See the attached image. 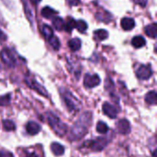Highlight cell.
I'll return each instance as SVG.
<instances>
[{
    "label": "cell",
    "instance_id": "4fadbf2b",
    "mask_svg": "<svg viewBox=\"0 0 157 157\" xmlns=\"http://www.w3.org/2000/svg\"><path fill=\"white\" fill-rule=\"evenodd\" d=\"M51 150L52 154L56 156H60L64 153V147L58 143H52L51 144Z\"/></svg>",
    "mask_w": 157,
    "mask_h": 157
},
{
    "label": "cell",
    "instance_id": "ba28073f",
    "mask_svg": "<svg viewBox=\"0 0 157 157\" xmlns=\"http://www.w3.org/2000/svg\"><path fill=\"white\" fill-rule=\"evenodd\" d=\"M102 110L104 112V114H106L108 117L111 118V119H116L118 116V109L116 107H114L113 105H111L110 103H104L103 107H102Z\"/></svg>",
    "mask_w": 157,
    "mask_h": 157
},
{
    "label": "cell",
    "instance_id": "484cf974",
    "mask_svg": "<svg viewBox=\"0 0 157 157\" xmlns=\"http://www.w3.org/2000/svg\"><path fill=\"white\" fill-rule=\"evenodd\" d=\"M49 40V43L51 44V46L54 49V50H59V48H60V40H59V39L55 36V35H53L51 39H49L48 40Z\"/></svg>",
    "mask_w": 157,
    "mask_h": 157
},
{
    "label": "cell",
    "instance_id": "83f0119b",
    "mask_svg": "<svg viewBox=\"0 0 157 157\" xmlns=\"http://www.w3.org/2000/svg\"><path fill=\"white\" fill-rule=\"evenodd\" d=\"M10 102V95L0 97V106H6Z\"/></svg>",
    "mask_w": 157,
    "mask_h": 157
},
{
    "label": "cell",
    "instance_id": "836d02e7",
    "mask_svg": "<svg viewBox=\"0 0 157 157\" xmlns=\"http://www.w3.org/2000/svg\"><path fill=\"white\" fill-rule=\"evenodd\" d=\"M6 40V35L0 29V41H5Z\"/></svg>",
    "mask_w": 157,
    "mask_h": 157
},
{
    "label": "cell",
    "instance_id": "e575fe53",
    "mask_svg": "<svg viewBox=\"0 0 157 157\" xmlns=\"http://www.w3.org/2000/svg\"><path fill=\"white\" fill-rule=\"evenodd\" d=\"M30 2H31L33 5H37L38 3H40V0H30Z\"/></svg>",
    "mask_w": 157,
    "mask_h": 157
},
{
    "label": "cell",
    "instance_id": "d6986e66",
    "mask_svg": "<svg viewBox=\"0 0 157 157\" xmlns=\"http://www.w3.org/2000/svg\"><path fill=\"white\" fill-rule=\"evenodd\" d=\"M56 13H57V12H56L54 9L51 8L50 6H45V7H43V8L41 9V16H42L43 17H45V18H51V17H52Z\"/></svg>",
    "mask_w": 157,
    "mask_h": 157
},
{
    "label": "cell",
    "instance_id": "7a4b0ae2",
    "mask_svg": "<svg viewBox=\"0 0 157 157\" xmlns=\"http://www.w3.org/2000/svg\"><path fill=\"white\" fill-rule=\"evenodd\" d=\"M46 117H47L49 125L52 127V129L55 132L56 134H58L59 136H63L66 133V132H67L66 125L64 123H63L55 114H53L52 112H48Z\"/></svg>",
    "mask_w": 157,
    "mask_h": 157
},
{
    "label": "cell",
    "instance_id": "8992f818",
    "mask_svg": "<svg viewBox=\"0 0 157 157\" xmlns=\"http://www.w3.org/2000/svg\"><path fill=\"white\" fill-rule=\"evenodd\" d=\"M99 83H100V78L98 75L86 74L84 77V85L87 88H93L98 86Z\"/></svg>",
    "mask_w": 157,
    "mask_h": 157
},
{
    "label": "cell",
    "instance_id": "9c48e42d",
    "mask_svg": "<svg viewBox=\"0 0 157 157\" xmlns=\"http://www.w3.org/2000/svg\"><path fill=\"white\" fill-rule=\"evenodd\" d=\"M87 143H89V147L92 149V150H94V151H96V152H98V151H101V150H103L104 148H105V146L107 145V140L106 139H104V138H98V139H96V140H94V141H89V142H87Z\"/></svg>",
    "mask_w": 157,
    "mask_h": 157
},
{
    "label": "cell",
    "instance_id": "d4e9b609",
    "mask_svg": "<svg viewBox=\"0 0 157 157\" xmlns=\"http://www.w3.org/2000/svg\"><path fill=\"white\" fill-rule=\"evenodd\" d=\"M109 131V127L106 123H104L103 121H99L97 124V132L100 134H105L107 133Z\"/></svg>",
    "mask_w": 157,
    "mask_h": 157
},
{
    "label": "cell",
    "instance_id": "4316f807",
    "mask_svg": "<svg viewBox=\"0 0 157 157\" xmlns=\"http://www.w3.org/2000/svg\"><path fill=\"white\" fill-rule=\"evenodd\" d=\"M75 28L78 29V31L80 32H85L87 29V24L86 21L84 20H78L75 23Z\"/></svg>",
    "mask_w": 157,
    "mask_h": 157
},
{
    "label": "cell",
    "instance_id": "30bf717a",
    "mask_svg": "<svg viewBox=\"0 0 157 157\" xmlns=\"http://www.w3.org/2000/svg\"><path fill=\"white\" fill-rule=\"evenodd\" d=\"M117 129H118V132L121 134H128L130 132H131V125H130V122L123 119V120H121L118 124H117Z\"/></svg>",
    "mask_w": 157,
    "mask_h": 157
},
{
    "label": "cell",
    "instance_id": "d6a6232c",
    "mask_svg": "<svg viewBox=\"0 0 157 157\" xmlns=\"http://www.w3.org/2000/svg\"><path fill=\"white\" fill-rule=\"evenodd\" d=\"M67 3L71 6H77L80 3V0H67Z\"/></svg>",
    "mask_w": 157,
    "mask_h": 157
},
{
    "label": "cell",
    "instance_id": "8fae6325",
    "mask_svg": "<svg viewBox=\"0 0 157 157\" xmlns=\"http://www.w3.org/2000/svg\"><path fill=\"white\" fill-rule=\"evenodd\" d=\"M26 130L30 135H36L40 131V126L35 121H29L26 125Z\"/></svg>",
    "mask_w": 157,
    "mask_h": 157
},
{
    "label": "cell",
    "instance_id": "6da1fadb",
    "mask_svg": "<svg viewBox=\"0 0 157 157\" xmlns=\"http://www.w3.org/2000/svg\"><path fill=\"white\" fill-rule=\"evenodd\" d=\"M91 121V115L90 113H86L82 115L78 121L75 123V125L72 127L71 132H70V140L76 141L81 139L88 131V127L90 125Z\"/></svg>",
    "mask_w": 157,
    "mask_h": 157
},
{
    "label": "cell",
    "instance_id": "5b68a950",
    "mask_svg": "<svg viewBox=\"0 0 157 157\" xmlns=\"http://www.w3.org/2000/svg\"><path fill=\"white\" fill-rule=\"evenodd\" d=\"M0 57H1V60L3 61V63H6L7 66H9V67H14L15 66V64H16L15 58H14V56L12 55L11 52L8 49L2 50L1 52H0Z\"/></svg>",
    "mask_w": 157,
    "mask_h": 157
},
{
    "label": "cell",
    "instance_id": "2e32d148",
    "mask_svg": "<svg viewBox=\"0 0 157 157\" xmlns=\"http://www.w3.org/2000/svg\"><path fill=\"white\" fill-rule=\"evenodd\" d=\"M145 33H146L147 36H149V37H151L153 39H155L157 36L156 24L155 23H153V24L148 25L145 28Z\"/></svg>",
    "mask_w": 157,
    "mask_h": 157
},
{
    "label": "cell",
    "instance_id": "277c9868",
    "mask_svg": "<svg viewBox=\"0 0 157 157\" xmlns=\"http://www.w3.org/2000/svg\"><path fill=\"white\" fill-rule=\"evenodd\" d=\"M153 75V70L151 65L146 64V65H141L137 71H136V75L139 79L142 80H147L149 79Z\"/></svg>",
    "mask_w": 157,
    "mask_h": 157
},
{
    "label": "cell",
    "instance_id": "cb8c5ba5",
    "mask_svg": "<svg viewBox=\"0 0 157 157\" xmlns=\"http://www.w3.org/2000/svg\"><path fill=\"white\" fill-rule=\"evenodd\" d=\"M75 23H76V21L74 18L69 17L67 22L64 23V29H65L67 32H71L73 30V29L75 28Z\"/></svg>",
    "mask_w": 157,
    "mask_h": 157
},
{
    "label": "cell",
    "instance_id": "4dcf8cb0",
    "mask_svg": "<svg viewBox=\"0 0 157 157\" xmlns=\"http://www.w3.org/2000/svg\"><path fill=\"white\" fill-rule=\"evenodd\" d=\"M24 157H39L38 155L35 153V152H29V151H26L25 152V155H24Z\"/></svg>",
    "mask_w": 157,
    "mask_h": 157
},
{
    "label": "cell",
    "instance_id": "e0dca14e",
    "mask_svg": "<svg viewBox=\"0 0 157 157\" xmlns=\"http://www.w3.org/2000/svg\"><path fill=\"white\" fill-rule=\"evenodd\" d=\"M145 102L150 105H155L157 102V95L155 91H150L145 96Z\"/></svg>",
    "mask_w": 157,
    "mask_h": 157
},
{
    "label": "cell",
    "instance_id": "ac0fdd59",
    "mask_svg": "<svg viewBox=\"0 0 157 157\" xmlns=\"http://www.w3.org/2000/svg\"><path fill=\"white\" fill-rule=\"evenodd\" d=\"M94 36H95V39L97 40H104L108 38L109 36V33L106 29H97L95 32H94Z\"/></svg>",
    "mask_w": 157,
    "mask_h": 157
},
{
    "label": "cell",
    "instance_id": "5bb4252c",
    "mask_svg": "<svg viewBox=\"0 0 157 157\" xmlns=\"http://www.w3.org/2000/svg\"><path fill=\"white\" fill-rule=\"evenodd\" d=\"M146 40L143 36H136L132 40V44L134 48H142L145 45Z\"/></svg>",
    "mask_w": 157,
    "mask_h": 157
},
{
    "label": "cell",
    "instance_id": "f546056e",
    "mask_svg": "<svg viewBox=\"0 0 157 157\" xmlns=\"http://www.w3.org/2000/svg\"><path fill=\"white\" fill-rule=\"evenodd\" d=\"M0 157H14V155L11 153L7 152L6 150H1L0 151Z\"/></svg>",
    "mask_w": 157,
    "mask_h": 157
},
{
    "label": "cell",
    "instance_id": "3957f363",
    "mask_svg": "<svg viewBox=\"0 0 157 157\" xmlns=\"http://www.w3.org/2000/svg\"><path fill=\"white\" fill-rule=\"evenodd\" d=\"M61 92V96L67 107V109H69V111H77L80 109V102L78 101V99L68 90L63 88L60 90Z\"/></svg>",
    "mask_w": 157,
    "mask_h": 157
},
{
    "label": "cell",
    "instance_id": "f1b7e54d",
    "mask_svg": "<svg viewBox=\"0 0 157 157\" xmlns=\"http://www.w3.org/2000/svg\"><path fill=\"white\" fill-rule=\"evenodd\" d=\"M25 12H26V14H27V17H28V18L30 20V21H32V11L31 10H29V6L26 4V7H25Z\"/></svg>",
    "mask_w": 157,
    "mask_h": 157
},
{
    "label": "cell",
    "instance_id": "1f68e13d",
    "mask_svg": "<svg viewBox=\"0 0 157 157\" xmlns=\"http://www.w3.org/2000/svg\"><path fill=\"white\" fill-rule=\"evenodd\" d=\"M135 4H138L140 5L141 6H146V3H147V0H132Z\"/></svg>",
    "mask_w": 157,
    "mask_h": 157
},
{
    "label": "cell",
    "instance_id": "ffe728a7",
    "mask_svg": "<svg viewBox=\"0 0 157 157\" xmlns=\"http://www.w3.org/2000/svg\"><path fill=\"white\" fill-rule=\"evenodd\" d=\"M97 18L98 20H101V21H104V22H109L111 20L112 17L110 15V13L107 12V11H103V12H98L97 14Z\"/></svg>",
    "mask_w": 157,
    "mask_h": 157
},
{
    "label": "cell",
    "instance_id": "7c38bea8",
    "mask_svg": "<svg viewBox=\"0 0 157 157\" xmlns=\"http://www.w3.org/2000/svg\"><path fill=\"white\" fill-rule=\"evenodd\" d=\"M121 24L124 30H132L135 26V21L132 17H123L121 21Z\"/></svg>",
    "mask_w": 157,
    "mask_h": 157
},
{
    "label": "cell",
    "instance_id": "7402d4cb",
    "mask_svg": "<svg viewBox=\"0 0 157 157\" xmlns=\"http://www.w3.org/2000/svg\"><path fill=\"white\" fill-rule=\"evenodd\" d=\"M42 33H43L44 37L46 38V40L51 39L54 35L52 29L50 26H48V25H43V27H42Z\"/></svg>",
    "mask_w": 157,
    "mask_h": 157
},
{
    "label": "cell",
    "instance_id": "52a82bcc",
    "mask_svg": "<svg viewBox=\"0 0 157 157\" xmlns=\"http://www.w3.org/2000/svg\"><path fill=\"white\" fill-rule=\"evenodd\" d=\"M26 82L28 84V86L29 87H31L32 89H34L35 91H37L39 94L44 96V97H47L48 96V93L47 91L44 89V87L42 86H40L35 79H33L32 77H27L26 78Z\"/></svg>",
    "mask_w": 157,
    "mask_h": 157
},
{
    "label": "cell",
    "instance_id": "44dd1931",
    "mask_svg": "<svg viewBox=\"0 0 157 157\" xmlns=\"http://www.w3.org/2000/svg\"><path fill=\"white\" fill-rule=\"evenodd\" d=\"M52 25H53L54 29H55L56 30H58V31L63 30V29H64V22H63V18H61V17H55V18L52 20Z\"/></svg>",
    "mask_w": 157,
    "mask_h": 157
},
{
    "label": "cell",
    "instance_id": "9a60e30c",
    "mask_svg": "<svg viewBox=\"0 0 157 157\" xmlns=\"http://www.w3.org/2000/svg\"><path fill=\"white\" fill-rule=\"evenodd\" d=\"M81 45H82V41H81L80 39H77V38L72 39V40H70L69 42H68V46H69V48H70L73 52H76V51L80 50Z\"/></svg>",
    "mask_w": 157,
    "mask_h": 157
},
{
    "label": "cell",
    "instance_id": "603a6c76",
    "mask_svg": "<svg viewBox=\"0 0 157 157\" xmlns=\"http://www.w3.org/2000/svg\"><path fill=\"white\" fill-rule=\"evenodd\" d=\"M3 127H4L5 131H6V132H12V131H15V129H16L15 123L9 120H5L3 121Z\"/></svg>",
    "mask_w": 157,
    "mask_h": 157
}]
</instances>
